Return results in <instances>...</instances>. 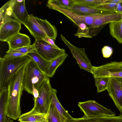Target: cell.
<instances>
[{
    "label": "cell",
    "instance_id": "obj_14",
    "mask_svg": "<svg viewBox=\"0 0 122 122\" xmlns=\"http://www.w3.org/2000/svg\"><path fill=\"white\" fill-rule=\"evenodd\" d=\"M122 19V13H113L97 14L89 28H95L100 27L107 24L119 21Z\"/></svg>",
    "mask_w": 122,
    "mask_h": 122
},
{
    "label": "cell",
    "instance_id": "obj_34",
    "mask_svg": "<svg viewBox=\"0 0 122 122\" xmlns=\"http://www.w3.org/2000/svg\"><path fill=\"white\" fill-rule=\"evenodd\" d=\"M47 42L54 47L59 49L60 48L58 47L55 44L54 41L52 39L48 37H46L44 39H42Z\"/></svg>",
    "mask_w": 122,
    "mask_h": 122
},
{
    "label": "cell",
    "instance_id": "obj_13",
    "mask_svg": "<svg viewBox=\"0 0 122 122\" xmlns=\"http://www.w3.org/2000/svg\"><path fill=\"white\" fill-rule=\"evenodd\" d=\"M27 29L36 40L43 39L47 37L44 32L42 26L32 14L29 15L24 25Z\"/></svg>",
    "mask_w": 122,
    "mask_h": 122
},
{
    "label": "cell",
    "instance_id": "obj_4",
    "mask_svg": "<svg viewBox=\"0 0 122 122\" xmlns=\"http://www.w3.org/2000/svg\"><path fill=\"white\" fill-rule=\"evenodd\" d=\"M52 87L49 78H46L38 89L39 95L33 109L37 112L46 114L51 103V93Z\"/></svg>",
    "mask_w": 122,
    "mask_h": 122
},
{
    "label": "cell",
    "instance_id": "obj_33",
    "mask_svg": "<svg viewBox=\"0 0 122 122\" xmlns=\"http://www.w3.org/2000/svg\"><path fill=\"white\" fill-rule=\"evenodd\" d=\"M26 54L17 52L10 53H7L4 57L6 58H13L21 57L26 55Z\"/></svg>",
    "mask_w": 122,
    "mask_h": 122
},
{
    "label": "cell",
    "instance_id": "obj_21",
    "mask_svg": "<svg viewBox=\"0 0 122 122\" xmlns=\"http://www.w3.org/2000/svg\"><path fill=\"white\" fill-rule=\"evenodd\" d=\"M36 18L42 26L43 31L47 36L55 40L57 34L56 27L51 24L46 19L43 20L36 17Z\"/></svg>",
    "mask_w": 122,
    "mask_h": 122
},
{
    "label": "cell",
    "instance_id": "obj_35",
    "mask_svg": "<svg viewBox=\"0 0 122 122\" xmlns=\"http://www.w3.org/2000/svg\"><path fill=\"white\" fill-rule=\"evenodd\" d=\"M121 2V0H106L105 3H118Z\"/></svg>",
    "mask_w": 122,
    "mask_h": 122
},
{
    "label": "cell",
    "instance_id": "obj_22",
    "mask_svg": "<svg viewBox=\"0 0 122 122\" xmlns=\"http://www.w3.org/2000/svg\"><path fill=\"white\" fill-rule=\"evenodd\" d=\"M8 98L7 89L0 91V122H5Z\"/></svg>",
    "mask_w": 122,
    "mask_h": 122
},
{
    "label": "cell",
    "instance_id": "obj_5",
    "mask_svg": "<svg viewBox=\"0 0 122 122\" xmlns=\"http://www.w3.org/2000/svg\"><path fill=\"white\" fill-rule=\"evenodd\" d=\"M78 106L84 113V117L90 118L101 115L114 116L115 113L94 100L78 102Z\"/></svg>",
    "mask_w": 122,
    "mask_h": 122
},
{
    "label": "cell",
    "instance_id": "obj_15",
    "mask_svg": "<svg viewBox=\"0 0 122 122\" xmlns=\"http://www.w3.org/2000/svg\"><path fill=\"white\" fill-rule=\"evenodd\" d=\"M8 50H14L30 45V38L27 35L19 33L11 37L7 42Z\"/></svg>",
    "mask_w": 122,
    "mask_h": 122
},
{
    "label": "cell",
    "instance_id": "obj_16",
    "mask_svg": "<svg viewBox=\"0 0 122 122\" xmlns=\"http://www.w3.org/2000/svg\"><path fill=\"white\" fill-rule=\"evenodd\" d=\"M57 91L52 88L51 93V103L56 109L60 116L62 122H69L73 118L63 107L56 96Z\"/></svg>",
    "mask_w": 122,
    "mask_h": 122
},
{
    "label": "cell",
    "instance_id": "obj_37",
    "mask_svg": "<svg viewBox=\"0 0 122 122\" xmlns=\"http://www.w3.org/2000/svg\"><path fill=\"white\" fill-rule=\"evenodd\" d=\"M121 2L122 3V0H121Z\"/></svg>",
    "mask_w": 122,
    "mask_h": 122
},
{
    "label": "cell",
    "instance_id": "obj_23",
    "mask_svg": "<svg viewBox=\"0 0 122 122\" xmlns=\"http://www.w3.org/2000/svg\"><path fill=\"white\" fill-rule=\"evenodd\" d=\"M68 56V54L65 53L53 60L45 73L46 76L49 78L52 77L57 68L63 64Z\"/></svg>",
    "mask_w": 122,
    "mask_h": 122
},
{
    "label": "cell",
    "instance_id": "obj_28",
    "mask_svg": "<svg viewBox=\"0 0 122 122\" xmlns=\"http://www.w3.org/2000/svg\"><path fill=\"white\" fill-rule=\"evenodd\" d=\"M109 77H102L95 79V83L98 93L104 91L107 89L109 83Z\"/></svg>",
    "mask_w": 122,
    "mask_h": 122
},
{
    "label": "cell",
    "instance_id": "obj_11",
    "mask_svg": "<svg viewBox=\"0 0 122 122\" xmlns=\"http://www.w3.org/2000/svg\"><path fill=\"white\" fill-rule=\"evenodd\" d=\"M21 24L11 18L0 25V40L7 41L13 36L19 33Z\"/></svg>",
    "mask_w": 122,
    "mask_h": 122
},
{
    "label": "cell",
    "instance_id": "obj_6",
    "mask_svg": "<svg viewBox=\"0 0 122 122\" xmlns=\"http://www.w3.org/2000/svg\"><path fill=\"white\" fill-rule=\"evenodd\" d=\"M95 79L102 77L122 78V61H114L98 66H92Z\"/></svg>",
    "mask_w": 122,
    "mask_h": 122
},
{
    "label": "cell",
    "instance_id": "obj_29",
    "mask_svg": "<svg viewBox=\"0 0 122 122\" xmlns=\"http://www.w3.org/2000/svg\"><path fill=\"white\" fill-rule=\"evenodd\" d=\"M47 4H53L67 10L74 5L72 0H49L47 1Z\"/></svg>",
    "mask_w": 122,
    "mask_h": 122
},
{
    "label": "cell",
    "instance_id": "obj_20",
    "mask_svg": "<svg viewBox=\"0 0 122 122\" xmlns=\"http://www.w3.org/2000/svg\"><path fill=\"white\" fill-rule=\"evenodd\" d=\"M26 55L29 56L39 68L44 73L51 64V61L43 58L36 52L35 50L27 53Z\"/></svg>",
    "mask_w": 122,
    "mask_h": 122
},
{
    "label": "cell",
    "instance_id": "obj_24",
    "mask_svg": "<svg viewBox=\"0 0 122 122\" xmlns=\"http://www.w3.org/2000/svg\"><path fill=\"white\" fill-rule=\"evenodd\" d=\"M109 26L111 35L119 43L122 44V19L110 23Z\"/></svg>",
    "mask_w": 122,
    "mask_h": 122
},
{
    "label": "cell",
    "instance_id": "obj_19",
    "mask_svg": "<svg viewBox=\"0 0 122 122\" xmlns=\"http://www.w3.org/2000/svg\"><path fill=\"white\" fill-rule=\"evenodd\" d=\"M18 120L20 122H48L46 114L38 112L33 109L21 114Z\"/></svg>",
    "mask_w": 122,
    "mask_h": 122
},
{
    "label": "cell",
    "instance_id": "obj_36",
    "mask_svg": "<svg viewBox=\"0 0 122 122\" xmlns=\"http://www.w3.org/2000/svg\"><path fill=\"white\" fill-rule=\"evenodd\" d=\"M5 122H14V121L12 119L8 117H7Z\"/></svg>",
    "mask_w": 122,
    "mask_h": 122
},
{
    "label": "cell",
    "instance_id": "obj_32",
    "mask_svg": "<svg viewBox=\"0 0 122 122\" xmlns=\"http://www.w3.org/2000/svg\"><path fill=\"white\" fill-rule=\"evenodd\" d=\"M102 51L103 57L107 58L110 57L112 54L113 49L111 47L105 46L102 48Z\"/></svg>",
    "mask_w": 122,
    "mask_h": 122
},
{
    "label": "cell",
    "instance_id": "obj_9",
    "mask_svg": "<svg viewBox=\"0 0 122 122\" xmlns=\"http://www.w3.org/2000/svg\"><path fill=\"white\" fill-rule=\"evenodd\" d=\"M115 105L122 112V78L110 77L107 89Z\"/></svg>",
    "mask_w": 122,
    "mask_h": 122
},
{
    "label": "cell",
    "instance_id": "obj_26",
    "mask_svg": "<svg viewBox=\"0 0 122 122\" xmlns=\"http://www.w3.org/2000/svg\"><path fill=\"white\" fill-rule=\"evenodd\" d=\"M74 5H81L94 8L104 3L106 0H72Z\"/></svg>",
    "mask_w": 122,
    "mask_h": 122
},
{
    "label": "cell",
    "instance_id": "obj_2",
    "mask_svg": "<svg viewBox=\"0 0 122 122\" xmlns=\"http://www.w3.org/2000/svg\"><path fill=\"white\" fill-rule=\"evenodd\" d=\"M31 58L29 56L13 58H0V91L7 89L15 73Z\"/></svg>",
    "mask_w": 122,
    "mask_h": 122
},
{
    "label": "cell",
    "instance_id": "obj_10",
    "mask_svg": "<svg viewBox=\"0 0 122 122\" xmlns=\"http://www.w3.org/2000/svg\"><path fill=\"white\" fill-rule=\"evenodd\" d=\"M47 6L50 9L61 13L77 25L78 24L84 23L88 27L90 26L97 15L88 16L81 15L69 10L60 8L53 4H47Z\"/></svg>",
    "mask_w": 122,
    "mask_h": 122
},
{
    "label": "cell",
    "instance_id": "obj_1",
    "mask_svg": "<svg viewBox=\"0 0 122 122\" xmlns=\"http://www.w3.org/2000/svg\"><path fill=\"white\" fill-rule=\"evenodd\" d=\"M27 63L13 76L7 88L8 98L6 116L14 120L18 119L21 115L20 100L24 90V76Z\"/></svg>",
    "mask_w": 122,
    "mask_h": 122
},
{
    "label": "cell",
    "instance_id": "obj_17",
    "mask_svg": "<svg viewBox=\"0 0 122 122\" xmlns=\"http://www.w3.org/2000/svg\"><path fill=\"white\" fill-rule=\"evenodd\" d=\"M68 10L82 15H90L114 13L100 10L95 8L81 5H74L69 7Z\"/></svg>",
    "mask_w": 122,
    "mask_h": 122
},
{
    "label": "cell",
    "instance_id": "obj_27",
    "mask_svg": "<svg viewBox=\"0 0 122 122\" xmlns=\"http://www.w3.org/2000/svg\"><path fill=\"white\" fill-rule=\"evenodd\" d=\"M46 115L48 122H62L59 113L51 103Z\"/></svg>",
    "mask_w": 122,
    "mask_h": 122
},
{
    "label": "cell",
    "instance_id": "obj_7",
    "mask_svg": "<svg viewBox=\"0 0 122 122\" xmlns=\"http://www.w3.org/2000/svg\"><path fill=\"white\" fill-rule=\"evenodd\" d=\"M60 37L62 40L70 50L80 68L92 74V66L85 53L84 48H79L73 45L61 34V35Z\"/></svg>",
    "mask_w": 122,
    "mask_h": 122
},
{
    "label": "cell",
    "instance_id": "obj_25",
    "mask_svg": "<svg viewBox=\"0 0 122 122\" xmlns=\"http://www.w3.org/2000/svg\"><path fill=\"white\" fill-rule=\"evenodd\" d=\"M10 0L5 3L0 9V25L11 18Z\"/></svg>",
    "mask_w": 122,
    "mask_h": 122
},
{
    "label": "cell",
    "instance_id": "obj_12",
    "mask_svg": "<svg viewBox=\"0 0 122 122\" xmlns=\"http://www.w3.org/2000/svg\"><path fill=\"white\" fill-rule=\"evenodd\" d=\"M24 0H10L11 16L15 20L24 25L29 15L26 10Z\"/></svg>",
    "mask_w": 122,
    "mask_h": 122
},
{
    "label": "cell",
    "instance_id": "obj_8",
    "mask_svg": "<svg viewBox=\"0 0 122 122\" xmlns=\"http://www.w3.org/2000/svg\"><path fill=\"white\" fill-rule=\"evenodd\" d=\"M36 52L45 59L50 61L65 53L63 49L57 48L43 39L35 41L33 44Z\"/></svg>",
    "mask_w": 122,
    "mask_h": 122
},
{
    "label": "cell",
    "instance_id": "obj_31",
    "mask_svg": "<svg viewBox=\"0 0 122 122\" xmlns=\"http://www.w3.org/2000/svg\"><path fill=\"white\" fill-rule=\"evenodd\" d=\"M33 44L32 45L24 47L14 50H8L6 53H10L17 52L27 54V53L35 50Z\"/></svg>",
    "mask_w": 122,
    "mask_h": 122
},
{
    "label": "cell",
    "instance_id": "obj_30",
    "mask_svg": "<svg viewBox=\"0 0 122 122\" xmlns=\"http://www.w3.org/2000/svg\"><path fill=\"white\" fill-rule=\"evenodd\" d=\"M117 4L113 3H104L94 8L102 10L116 13Z\"/></svg>",
    "mask_w": 122,
    "mask_h": 122
},
{
    "label": "cell",
    "instance_id": "obj_38",
    "mask_svg": "<svg viewBox=\"0 0 122 122\" xmlns=\"http://www.w3.org/2000/svg\"><path fill=\"white\" fill-rule=\"evenodd\" d=\"M122 114L121 115L122 116Z\"/></svg>",
    "mask_w": 122,
    "mask_h": 122
},
{
    "label": "cell",
    "instance_id": "obj_18",
    "mask_svg": "<svg viewBox=\"0 0 122 122\" xmlns=\"http://www.w3.org/2000/svg\"><path fill=\"white\" fill-rule=\"evenodd\" d=\"M69 122H122L121 115L118 116L101 115L87 118H74Z\"/></svg>",
    "mask_w": 122,
    "mask_h": 122
},
{
    "label": "cell",
    "instance_id": "obj_3",
    "mask_svg": "<svg viewBox=\"0 0 122 122\" xmlns=\"http://www.w3.org/2000/svg\"><path fill=\"white\" fill-rule=\"evenodd\" d=\"M48 77L31 59L27 63L25 70L24 90L28 94L32 95L33 90H38L44 81Z\"/></svg>",
    "mask_w": 122,
    "mask_h": 122
}]
</instances>
